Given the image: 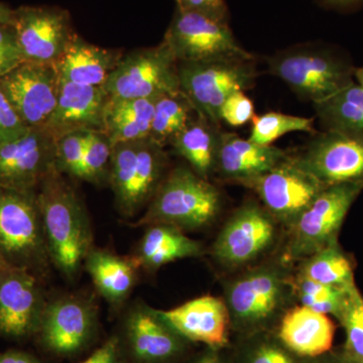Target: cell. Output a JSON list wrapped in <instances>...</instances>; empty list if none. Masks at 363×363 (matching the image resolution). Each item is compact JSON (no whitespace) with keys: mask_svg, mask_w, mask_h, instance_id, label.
<instances>
[{"mask_svg":"<svg viewBox=\"0 0 363 363\" xmlns=\"http://www.w3.org/2000/svg\"><path fill=\"white\" fill-rule=\"evenodd\" d=\"M292 264L281 259L241 269L223 283V298L236 337L274 330L291 307L294 295Z\"/></svg>","mask_w":363,"mask_h":363,"instance_id":"obj_1","label":"cell"},{"mask_svg":"<svg viewBox=\"0 0 363 363\" xmlns=\"http://www.w3.org/2000/svg\"><path fill=\"white\" fill-rule=\"evenodd\" d=\"M37 200L50 259L64 276L74 278L93 248L84 205L58 169L40 183Z\"/></svg>","mask_w":363,"mask_h":363,"instance_id":"obj_2","label":"cell"},{"mask_svg":"<svg viewBox=\"0 0 363 363\" xmlns=\"http://www.w3.org/2000/svg\"><path fill=\"white\" fill-rule=\"evenodd\" d=\"M222 209L220 191L192 169L178 167L164 176L135 226L166 224L181 230L211 225Z\"/></svg>","mask_w":363,"mask_h":363,"instance_id":"obj_3","label":"cell"},{"mask_svg":"<svg viewBox=\"0 0 363 363\" xmlns=\"http://www.w3.org/2000/svg\"><path fill=\"white\" fill-rule=\"evenodd\" d=\"M269 67L272 75L313 104L354 81L355 68L350 59L325 45H298L279 52L269 58Z\"/></svg>","mask_w":363,"mask_h":363,"instance_id":"obj_4","label":"cell"},{"mask_svg":"<svg viewBox=\"0 0 363 363\" xmlns=\"http://www.w3.org/2000/svg\"><path fill=\"white\" fill-rule=\"evenodd\" d=\"M0 253L7 264L44 274L51 264L37 192L0 187Z\"/></svg>","mask_w":363,"mask_h":363,"instance_id":"obj_5","label":"cell"},{"mask_svg":"<svg viewBox=\"0 0 363 363\" xmlns=\"http://www.w3.org/2000/svg\"><path fill=\"white\" fill-rule=\"evenodd\" d=\"M167 160L150 138L112 145L108 181L121 214L133 217L149 205L166 176Z\"/></svg>","mask_w":363,"mask_h":363,"instance_id":"obj_6","label":"cell"},{"mask_svg":"<svg viewBox=\"0 0 363 363\" xmlns=\"http://www.w3.org/2000/svg\"><path fill=\"white\" fill-rule=\"evenodd\" d=\"M363 183H344L325 187L288 230L283 259L298 262L338 240L339 233Z\"/></svg>","mask_w":363,"mask_h":363,"instance_id":"obj_7","label":"cell"},{"mask_svg":"<svg viewBox=\"0 0 363 363\" xmlns=\"http://www.w3.org/2000/svg\"><path fill=\"white\" fill-rule=\"evenodd\" d=\"M279 224L255 201L241 205L229 216L211 248L215 262L229 271L255 266L278 242Z\"/></svg>","mask_w":363,"mask_h":363,"instance_id":"obj_8","label":"cell"},{"mask_svg":"<svg viewBox=\"0 0 363 363\" xmlns=\"http://www.w3.org/2000/svg\"><path fill=\"white\" fill-rule=\"evenodd\" d=\"M257 77L255 64L245 60L179 63L182 92L200 116L216 126L227 98L238 91L250 89Z\"/></svg>","mask_w":363,"mask_h":363,"instance_id":"obj_9","label":"cell"},{"mask_svg":"<svg viewBox=\"0 0 363 363\" xmlns=\"http://www.w3.org/2000/svg\"><path fill=\"white\" fill-rule=\"evenodd\" d=\"M104 88L116 99L159 98L180 92L178 61L162 40L156 47L123 55Z\"/></svg>","mask_w":363,"mask_h":363,"instance_id":"obj_10","label":"cell"},{"mask_svg":"<svg viewBox=\"0 0 363 363\" xmlns=\"http://www.w3.org/2000/svg\"><path fill=\"white\" fill-rule=\"evenodd\" d=\"M162 40L178 63L253 60L252 55L238 44L228 23L194 11L177 9Z\"/></svg>","mask_w":363,"mask_h":363,"instance_id":"obj_11","label":"cell"},{"mask_svg":"<svg viewBox=\"0 0 363 363\" xmlns=\"http://www.w3.org/2000/svg\"><path fill=\"white\" fill-rule=\"evenodd\" d=\"M247 188L259 196L262 206L286 230L323 191L316 178L286 157Z\"/></svg>","mask_w":363,"mask_h":363,"instance_id":"obj_12","label":"cell"},{"mask_svg":"<svg viewBox=\"0 0 363 363\" xmlns=\"http://www.w3.org/2000/svg\"><path fill=\"white\" fill-rule=\"evenodd\" d=\"M56 168V138L44 128L0 143V187L37 192Z\"/></svg>","mask_w":363,"mask_h":363,"instance_id":"obj_13","label":"cell"},{"mask_svg":"<svg viewBox=\"0 0 363 363\" xmlns=\"http://www.w3.org/2000/svg\"><path fill=\"white\" fill-rule=\"evenodd\" d=\"M13 26L23 60L56 65L76 33L70 14L56 6H21Z\"/></svg>","mask_w":363,"mask_h":363,"instance_id":"obj_14","label":"cell"},{"mask_svg":"<svg viewBox=\"0 0 363 363\" xmlns=\"http://www.w3.org/2000/svg\"><path fill=\"white\" fill-rule=\"evenodd\" d=\"M290 157L325 187L363 183V138L324 130L302 152Z\"/></svg>","mask_w":363,"mask_h":363,"instance_id":"obj_15","label":"cell"},{"mask_svg":"<svg viewBox=\"0 0 363 363\" xmlns=\"http://www.w3.org/2000/svg\"><path fill=\"white\" fill-rule=\"evenodd\" d=\"M56 65L25 61L0 78V90L28 128H44L58 101Z\"/></svg>","mask_w":363,"mask_h":363,"instance_id":"obj_16","label":"cell"},{"mask_svg":"<svg viewBox=\"0 0 363 363\" xmlns=\"http://www.w3.org/2000/svg\"><path fill=\"white\" fill-rule=\"evenodd\" d=\"M96 326V311L88 301L61 298L45 304L35 335L52 354L71 357L89 345Z\"/></svg>","mask_w":363,"mask_h":363,"instance_id":"obj_17","label":"cell"},{"mask_svg":"<svg viewBox=\"0 0 363 363\" xmlns=\"http://www.w3.org/2000/svg\"><path fill=\"white\" fill-rule=\"evenodd\" d=\"M119 344L135 363H176L190 345L157 310L147 306L131 310L124 321L123 341Z\"/></svg>","mask_w":363,"mask_h":363,"instance_id":"obj_18","label":"cell"},{"mask_svg":"<svg viewBox=\"0 0 363 363\" xmlns=\"http://www.w3.org/2000/svg\"><path fill=\"white\" fill-rule=\"evenodd\" d=\"M45 307L39 277L11 266L0 272V335L16 340L35 335Z\"/></svg>","mask_w":363,"mask_h":363,"instance_id":"obj_19","label":"cell"},{"mask_svg":"<svg viewBox=\"0 0 363 363\" xmlns=\"http://www.w3.org/2000/svg\"><path fill=\"white\" fill-rule=\"evenodd\" d=\"M160 315L182 337L190 343L223 350L230 344L231 327L223 298L201 296Z\"/></svg>","mask_w":363,"mask_h":363,"instance_id":"obj_20","label":"cell"},{"mask_svg":"<svg viewBox=\"0 0 363 363\" xmlns=\"http://www.w3.org/2000/svg\"><path fill=\"white\" fill-rule=\"evenodd\" d=\"M108 99L104 86L74 84L60 78L58 101L44 128L56 140L75 131H104Z\"/></svg>","mask_w":363,"mask_h":363,"instance_id":"obj_21","label":"cell"},{"mask_svg":"<svg viewBox=\"0 0 363 363\" xmlns=\"http://www.w3.org/2000/svg\"><path fill=\"white\" fill-rule=\"evenodd\" d=\"M288 154L274 145H255L236 133H220L214 174L248 187L283 162Z\"/></svg>","mask_w":363,"mask_h":363,"instance_id":"obj_22","label":"cell"},{"mask_svg":"<svg viewBox=\"0 0 363 363\" xmlns=\"http://www.w3.org/2000/svg\"><path fill=\"white\" fill-rule=\"evenodd\" d=\"M274 331L298 357L313 359L332 350L335 325L327 315L296 304L283 315Z\"/></svg>","mask_w":363,"mask_h":363,"instance_id":"obj_23","label":"cell"},{"mask_svg":"<svg viewBox=\"0 0 363 363\" xmlns=\"http://www.w3.org/2000/svg\"><path fill=\"white\" fill-rule=\"evenodd\" d=\"M123 55L98 47L76 35L58 63L60 78L84 86H104Z\"/></svg>","mask_w":363,"mask_h":363,"instance_id":"obj_24","label":"cell"},{"mask_svg":"<svg viewBox=\"0 0 363 363\" xmlns=\"http://www.w3.org/2000/svg\"><path fill=\"white\" fill-rule=\"evenodd\" d=\"M135 255L130 257L138 269L155 271L169 262L201 257L204 248L177 227L166 224L147 226Z\"/></svg>","mask_w":363,"mask_h":363,"instance_id":"obj_25","label":"cell"},{"mask_svg":"<svg viewBox=\"0 0 363 363\" xmlns=\"http://www.w3.org/2000/svg\"><path fill=\"white\" fill-rule=\"evenodd\" d=\"M157 98L116 99L105 107L104 133L111 145L149 138Z\"/></svg>","mask_w":363,"mask_h":363,"instance_id":"obj_26","label":"cell"},{"mask_svg":"<svg viewBox=\"0 0 363 363\" xmlns=\"http://www.w3.org/2000/svg\"><path fill=\"white\" fill-rule=\"evenodd\" d=\"M219 135L217 126L197 113L172 140L171 145L176 154L185 159L196 174L209 180L214 175Z\"/></svg>","mask_w":363,"mask_h":363,"instance_id":"obj_27","label":"cell"},{"mask_svg":"<svg viewBox=\"0 0 363 363\" xmlns=\"http://www.w3.org/2000/svg\"><path fill=\"white\" fill-rule=\"evenodd\" d=\"M98 292L111 304H121L135 286L136 267L131 259L93 247L84 262Z\"/></svg>","mask_w":363,"mask_h":363,"instance_id":"obj_28","label":"cell"},{"mask_svg":"<svg viewBox=\"0 0 363 363\" xmlns=\"http://www.w3.org/2000/svg\"><path fill=\"white\" fill-rule=\"evenodd\" d=\"M314 108L324 130L363 138V87L355 80Z\"/></svg>","mask_w":363,"mask_h":363,"instance_id":"obj_29","label":"cell"},{"mask_svg":"<svg viewBox=\"0 0 363 363\" xmlns=\"http://www.w3.org/2000/svg\"><path fill=\"white\" fill-rule=\"evenodd\" d=\"M295 272L323 285L346 290L357 286L354 264L339 245V240L298 262Z\"/></svg>","mask_w":363,"mask_h":363,"instance_id":"obj_30","label":"cell"},{"mask_svg":"<svg viewBox=\"0 0 363 363\" xmlns=\"http://www.w3.org/2000/svg\"><path fill=\"white\" fill-rule=\"evenodd\" d=\"M310 360L286 347L274 329L236 337L229 363H310Z\"/></svg>","mask_w":363,"mask_h":363,"instance_id":"obj_31","label":"cell"},{"mask_svg":"<svg viewBox=\"0 0 363 363\" xmlns=\"http://www.w3.org/2000/svg\"><path fill=\"white\" fill-rule=\"evenodd\" d=\"M194 105L182 91L162 95L155 104L150 138L164 147L197 114Z\"/></svg>","mask_w":363,"mask_h":363,"instance_id":"obj_32","label":"cell"},{"mask_svg":"<svg viewBox=\"0 0 363 363\" xmlns=\"http://www.w3.org/2000/svg\"><path fill=\"white\" fill-rule=\"evenodd\" d=\"M294 295L298 305L309 308L321 314L338 317L350 290L317 283L301 276L294 269Z\"/></svg>","mask_w":363,"mask_h":363,"instance_id":"obj_33","label":"cell"},{"mask_svg":"<svg viewBox=\"0 0 363 363\" xmlns=\"http://www.w3.org/2000/svg\"><path fill=\"white\" fill-rule=\"evenodd\" d=\"M313 121L314 119L306 117L269 112L253 117L252 131L247 140L255 145H272L274 140L289 133H314Z\"/></svg>","mask_w":363,"mask_h":363,"instance_id":"obj_34","label":"cell"},{"mask_svg":"<svg viewBox=\"0 0 363 363\" xmlns=\"http://www.w3.org/2000/svg\"><path fill=\"white\" fill-rule=\"evenodd\" d=\"M336 319L345 331L342 350L352 359L363 363V296L357 286L348 294Z\"/></svg>","mask_w":363,"mask_h":363,"instance_id":"obj_35","label":"cell"},{"mask_svg":"<svg viewBox=\"0 0 363 363\" xmlns=\"http://www.w3.org/2000/svg\"><path fill=\"white\" fill-rule=\"evenodd\" d=\"M112 145L104 131H89L86 140L81 180L100 184L108 180Z\"/></svg>","mask_w":363,"mask_h":363,"instance_id":"obj_36","label":"cell"},{"mask_svg":"<svg viewBox=\"0 0 363 363\" xmlns=\"http://www.w3.org/2000/svg\"><path fill=\"white\" fill-rule=\"evenodd\" d=\"M89 131H75L56 140V168L61 174L80 179Z\"/></svg>","mask_w":363,"mask_h":363,"instance_id":"obj_37","label":"cell"},{"mask_svg":"<svg viewBox=\"0 0 363 363\" xmlns=\"http://www.w3.org/2000/svg\"><path fill=\"white\" fill-rule=\"evenodd\" d=\"M255 107L252 100L245 94V91L234 92L224 101L220 109L221 121L231 126H240L252 121Z\"/></svg>","mask_w":363,"mask_h":363,"instance_id":"obj_38","label":"cell"},{"mask_svg":"<svg viewBox=\"0 0 363 363\" xmlns=\"http://www.w3.org/2000/svg\"><path fill=\"white\" fill-rule=\"evenodd\" d=\"M23 62L25 60L16 40L13 26L0 25V78L20 66Z\"/></svg>","mask_w":363,"mask_h":363,"instance_id":"obj_39","label":"cell"},{"mask_svg":"<svg viewBox=\"0 0 363 363\" xmlns=\"http://www.w3.org/2000/svg\"><path fill=\"white\" fill-rule=\"evenodd\" d=\"M30 128L21 121L13 105L0 90V143L20 138Z\"/></svg>","mask_w":363,"mask_h":363,"instance_id":"obj_40","label":"cell"},{"mask_svg":"<svg viewBox=\"0 0 363 363\" xmlns=\"http://www.w3.org/2000/svg\"><path fill=\"white\" fill-rule=\"evenodd\" d=\"M177 9L204 14L214 20L228 23L225 0H176Z\"/></svg>","mask_w":363,"mask_h":363,"instance_id":"obj_41","label":"cell"},{"mask_svg":"<svg viewBox=\"0 0 363 363\" xmlns=\"http://www.w3.org/2000/svg\"><path fill=\"white\" fill-rule=\"evenodd\" d=\"M123 351L118 338L108 339L95 350L87 359L80 363H123Z\"/></svg>","mask_w":363,"mask_h":363,"instance_id":"obj_42","label":"cell"},{"mask_svg":"<svg viewBox=\"0 0 363 363\" xmlns=\"http://www.w3.org/2000/svg\"><path fill=\"white\" fill-rule=\"evenodd\" d=\"M320 6L331 11L350 13L363 7V0H318Z\"/></svg>","mask_w":363,"mask_h":363,"instance_id":"obj_43","label":"cell"},{"mask_svg":"<svg viewBox=\"0 0 363 363\" xmlns=\"http://www.w3.org/2000/svg\"><path fill=\"white\" fill-rule=\"evenodd\" d=\"M0 363H44L37 357L20 350H7L0 352Z\"/></svg>","mask_w":363,"mask_h":363,"instance_id":"obj_44","label":"cell"},{"mask_svg":"<svg viewBox=\"0 0 363 363\" xmlns=\"http://www.w3.org/2000/svg\"><path fill=\"white\" fill-rule=\"evenodd\" d=\"M310 363H360L357 360L348 357L342 350H330L329 352L325 353L321 357L313 358L310 360Z\"/></svg>","mask_w":363,"mask_h":363,"instance_id":"obj_45","label":"cell"},{"mask_svg":"<svg viewBox=\"0 0 363 363\" xmlns=\"http://www.w3.org/2000/svg\"><path fill=\"white\" fill-rule=\"evenodd\" d=\"M190 363H229L222 354V350L215 348L205 347Z\"/></svg>","mask_w":363,"mask_h":363,"instance_id":"obj_46","label":"cell"},{"mask_svg":"<svg viewBox=\"0 0 363 363\" xmlns=\"http://www.w3.org/2000/svg\"><path fill=\"white\" fill-rule=\"evenodd\" d=\"M14 11L0 2V25L13 26Z\"/></svg>","mask_w":363,"mask_h":363,"instance_id":"obj_47","label":"cell"},{"mask_svg":"<svg viewBox=\"0 0 363 363\" xmlns=\"http://www.w3.org/2000/svg\"><path fill=\"white\" fill-rule=\"evenodd\" d=\"M354 80L363 87V67L354 69Z\"/></svg>","mask_w":363,"mask_h":363,"instance_id":"obj_48","label":"cell"},{"mask_svg":"<svg viewBox=\"0 0 363 363\" xmlns=\"http://www.w3.org/2000/svg\"><path fill=\"white\" fill-rule=\"evenodd\" d=\"M9 267L6 260H4V257H2L1 253H0V272L4 271V269Z\"/></svg>","mask_w":363,"mask_h":363,"instance_id":"obj_49","label":"cell"}]
</instances>
